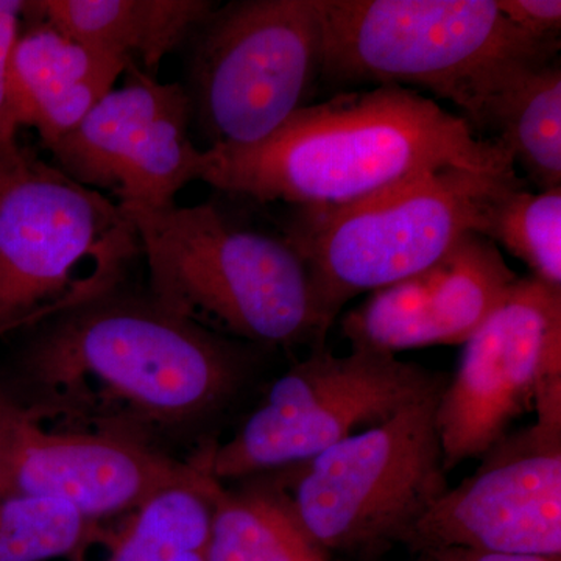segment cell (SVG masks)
<instances>
[{
  "instance_id": "obj_19",
  "label": "cell",
  "mask_w": 561,
  "mask_h": 561,
  "mask_svg": "<svg viewBox=\"0 0 561 561\" xmlns=\"http://www.w3.org/2000/svg\"><path fill=\"white\" fill-rule=\"evenodd\" d=\"M209 561H331L295 519L280 490L220 491Z\"/></svg>"
},
{
  "instance_id": "obj_11",
  "label": "cell",
  "mask_w": 561,
  "mask_h": 561,
  "mask_svg": "<svg viewBox=\"0 0 561 561\" xmlns=\"http://www.w3.org/2000/svg\"><path fill=\"white\" fill-rule=\"evenodd\" d=\"M87 117L55 146V168L90 190L111 192L124 213L175 205L201 181L203 149L191 138V103L181 83L135 65Z\"/></svg>"
},
{
  "instance_id": "obj_16",
  "label": "cell",
  "mask_w": 561,
  "mask_h": 561,
  "mask_svg": "<svg viewBox=\"0 0 561 561\" xmlns=\"http://www.w3.org/2000/svg\"><path fill=\"white\" fill-rule=\"evenodd\" d=\"M214 7L209 0H31L27 13L157 76Z\"/></svg>"
},
{
  "instance_id": "obj_12",
  "label": "cell",
  "mask_w": 561,
  "mask_h": 561,
  "mask_svg": "<svg viewBox=\"0 0 561 561\" xmlns=\"http://www.w3.org/2000/svg\"><path fill=\"white\" fill-rule=\"evenodd\" d=\"M205 472L130 435L47 430L20 405L0 424V496L47 497L94 523Z\"/></svg>"
},
{
  "instance_id": "obj_2",
  "label": "cell",
  "mask_w": 561,
  "mask_h": 561,
  "mask_svg": "<svg viewBox=\"0 0 561 561\" xmlns=\"http://www.w3.org/2000/svg\"><path fill=\"white\" fill-rule=\"evenodd\" d=\"M443 169L518 173L434 99L376 87L305 106L253 146L203 149L201 181L261 203L335 208Z\"/></svg>"
},
{
  "instance_id": "obj_18",
  "label": "cell",
  "mask_w": 561,
  "mask_h": 561,
  "mask_svg": "<svg viewBox=\"0 0 561 561\" xmlns=\"http://www.w3.org/2000/svg\"><path fill=\"white\" fill-rule=\"evenodd\" d=\"M486 138L522 165L538 191L561 187V68L559 58L527 72L491 117Z\"/></svg>"
},
{
  "instance_id": "obj_27",
  "label": "cell",
  "mask_w": 561,
  "mask_h": 561,
  "mask_svg": "<svg viewBox=\"0 0 561 561\" xmlns=\"http://www.w3.org/2000/svg\"><path fill=\"white\" fill-rule=\"evenodd\" d=\"M419 561H421V560H419Z\"/></svg>"
},
{
  "instance_id": "obj_15",
  "label": "cell",
  "mask_w": 561,
  "mask_h": 561,
  "mask_svg": "<svg viewBox=\"0 0 561 561\" xmlns=\"http://www.w3.org/2000/svg\"><path fill=\"white\" fill-rule=\"evenodd\" d=\"M128 65L27 13L11 55L9 98L18 128L46 149L68 136L105 98Z\"/></svg>"
},
{
  "instance_id": "obj_21",
  "label": "cell",
  "mask_w": 561,
  "mask_h": 561,
  "mask_svg": "<svg viewBox=\"0 0 561 561\" xmlns=\"http://www.w3.org/2000/svg\"><path fill=\"white\" fill-rule=\"evenodd\" d=\"M98 534V523L62 502L0 496V561H49L76 556Z\"/></svg>"
},
{
  "instance_id": "obj_5",
  "label": "cell",
  "mask_w": 561,
  "mask_h": 561,
  "mask_svg": "<svg viewBox=\"0 0 561 561\" xmlns=\"http://www.w3.org/2000/svg\"><path fill=\"white\" fill-rule=\"evenodd\" d=\"M518 173L443 169L335 208H300L283 232L309 268L330 331L343 306L431 267L467 234L485 236Z\"/></svg>"
},
{
  "instance_id": "obj_8",
  "label": "cell",
  "mask_w": 561,
  "mask_h": 561,
  "mask_svg": "<svg viewBox=\"0 0 561 561\" xmlns=\"http://www.w3.org/2000/svg\"><path fill=\"white\" fill-rule=\"evenodd\" d=\"M443 387L298 465L290 494L280 493L323 551L368 553L404 542L448 490L437 431Z\"/></svg>"
},
{
  "instance_id": "obj_1",
  "label": "cell",
  "mask_w": 561,
  "mask_h": 561,
  "mask_svg": "<svg viewBox=\"0 0 561 561\" xmlns=\"http://www.w3.org/2000/svg\"><path fill=\"white\" fill-rule=\"evenodd\" d=\"M31 330L0 376L11 400L39 421L65 416L144 442L149 430L208 419L250 370L232 339L119 286Z\"/></svg>"
},
{
  "instance_id": "obj_20",
  "label": "cell",
  "mask_w": 561,
  "mask_h": 561,
  "mask_svg": "<svg viewBox=\"0 0 561 561\" xmlns=\"http://www.w3.org/2000/svg\"><path fill=\"white\" fill-rule=\"evenodd\" d=\"M485 238L524 262L531 278L561 290V187L508 191L491 214Z\"/></svg>"
},
{
  "instance_id": "obj_14",
  "label": "cell",
  "mask_w": 561,
  "mask_h": 561,
  "mask_svg": "<svg viewBox=\"0 0 561 561\" xmlns=\"http://www.w3.org/2000/svg\"><path fill=\"white\" fill-rule=\"evenodd\" d=\"M518 276L500 247L471 232L431 267L370 291L342 319L353 351L394 354L463 345L501 305Z\"/></svg>"
},
{
  "instance_id": "obj_17",
  "label": "cell",
  "mask_w": 561,
  "mask_h": 561,
  "mask_svg": "<svg viewBox=\"0 0 561 561\" xmlns=\"http://www.w3.org/2000/svg\"><path fill=\"white\" fill-rule=\"evenodd\" d=\"M224 483L209 472L176 483L133 512L110 561H209L214 513Z\"/></svg>"
},
{
  "instance_id": "obj_23",
  "label": "cell",
  "mask_w": 561,
  "mask_h": 561,
  "mask_svg": "<svg viewBox=\"0 0 561 561\" xmlns=\"http://www.w3.org/2000/svg\"><path fill=\"white\" fill-rule=\"evenodd\" d=\"M497 10L516 31L542 41L560 43V0H494Z\"/></svg>"
},
{
  "instance_id": "obj_13",
  "label": "cell",
  "mask_w": 561,
  "mask_h": 561,
  "mask_svg": "<svg viewBox=\"0 0 561 561\" xmlns=\"http://www.w3.org/2000/svg\"><path fill=\"white\" fill-rule=\"evenodd\" d=\"M402 545L561 556V431L531 424L502 438L482 467L446 490Z\"/></svg>"
},
{
  "instance_id": "obj_3",
  "label": "cell",
  "mask_w": 561,
  "mask_h": 561,
  "mask_svg": "<svg viewBox=\"0 0 561 561\" xmlns=\"http://www.w3.org/2000/svg\"><path fill=\"white\" fill-rule=\"evenodd\" d=\"M319 7L321 81L432 92L456 105L483 139L504 95L559 58L560 43L516 31L494 0H319Z\"/></svg>"
},
{
  "instance_id": "obj_9",
  "label": "cell",
  "mask_w": 561,
  "mask_h": 561,
  "mask_svg": "<svg viewBox=\"0 0 561 561\" xmlns=\"http://www.w3.org/2000/svg\"><path fill=\"white\" fill-rule=\"evenodd\" d=\"M446 382L448 376L390 354L317 348L272 383L230 440L198 457L219 482L298 467Z\"/></svg>"
},
{
  "instance_id": "obj_24",
  "label": "cell",
  "mask_w": 561,
  "mask_h": 561,
  "mask_svg": "<svg viewBox=\"0 0 561 561\" xmlns=\"http://www.w3.org/2000/svg\"><path fill=\"white\" fill-rule=\"evenodd\" d=\"M421 561H560V557L526 556V553H505L474 551V549H440L423 552Z\"/></svg>"
},
{
  "instance_id": "obj_4",
  "label": "cell",
  "mask_w": 561,
  "mask_h": 561,
  "mask_svg": "<svg viewBox=\"0 0 561 561\" xmlns=\"http://www.w3.org/2000/svg\"><path fill=\"white\" fill-rule=\"evenodd\" d=\"M127 216L150 295L169 311L254 345L321 348L328 330L311 275L286 236L242 227L210 203Z\"/></svg>"
},
{
  "instance_id": "obj_25",
  "label": "cell",
  "mask_w": 561,
  "mask_h": 561,
  "mask_svg": "<svg viewBox=\"0 0 561 561\" xmlns=\"http://www.w3.org/2000/svg\"><path fill=\"white\" fill-rule=\"evenodd\" d=\"M28 151L31 150L21 149L20 146L10 147L0 142V186L21 168Z\"/></svg>"
},
{
  "instance_id": "obj_7",
  "label": "cell",
  "mask_w": 561,
  "mask_h": 561,
  "mask_svg": "<svg viewBox=\"0 0 561 561\" xmlns=\"http://www.w3.org/2000/svg\"><path fill=\"white\" fill-rule=\"evenodd\" d=\"M186 83L205 149L261 142L305 108L321 81L319 0H234L192 33Z\"/></svg>"
},
{
  "instance_id": "obj_22",
  "label": "cell",
  "mask_w": 561,
  "mask_h": 561,
  "mask_svg": "<svg viewBox=\"0 0 561 561\" xmlns=\"http://www.w3.org/2000/svg\"><path fill=\"white\" fill-rule=\"evenodd\" d=\"M27 0H0V142L18 147V130L11 113L9 72L11 55L25 22Z\"/></svg>"
},
{
  "instance_id": "obj_10",
  "label": "cell",
  "mask_w": 561,
  "mask_h": 561,
  "mask_svg": "<svg viewBox=\"0 0 561 561\" xmlns=\"http://www.w3.org/2000/svg\"><path fill=\"white\" fill-rule=\"evenodd\" d=\"M535 412L561 431V290L518 278L463 343L459 367L437 405L443 467L485 456L513 421Z\"/></svg>"
},
{
  "instance_id": "obj_6",
  "label": "cell",
  "mask_w": 561,
  "mask_h": 561,
  "mask_svg": "<svg viewBox=\"0 0 561 561\" xmlns=\"http://www.w3.org/2000/svg\"><path fill=\"white\" fill-rule=\"evenodd\" d=\"M138 254L113 198L28 151L0 186V337L119 286Z\"/></svg>"
},
{
  "instance_id": "obj_26",
  "label": "cell",
  "mask_w": 561,
  "mask_h": 561,
  "mask_svg": "<svg viewBox=\"0 0 561 561\" xmlns=\"http://www.w3.org/2000/svg\"><path fill=\"white\" fill-rule=\"evenodd\" d=\"M16 408V402L11 400L9 393L3 389L2 382H0V424H2L3 420H5L7 416H9Z\"/></svg>"
}]
</instances>
